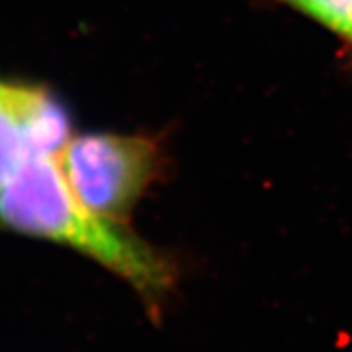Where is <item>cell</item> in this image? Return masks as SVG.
Masks as SVG:
<instances>
[{"mask_svg": "<svg viewBox=\"0 0 352 352\" xmlns=\"http://www.w3.org/2000/svg\"><path fill=\"white\" fill-rule=\"evenodd\" d=\"M0 225L88 255L149 300L162 297L173 283L166 257L117 221L88 210L51 155L28 157L2 187Z\"/></svg>", "mask_w": 352, "mask_h": 352, "instance_id": "cell-1", "label": "cell"}, {"mask_svg": "<svg viewBox=\"0 0 352 352\" xmlns=\"http://www.w3.org/2000/svg\"><path fill=\"white\" fill-rule=\"evenodd\" d=\"M56 158L76 198L117 223L130 216L158 169L157 144L133 135H79Z\"/></svg>", "mask_w": 352, "mask_h": 352, "instance_id": "cell-2", "label": "cell"}, {"mask_svg": "<svg viewBox=\"0 0 352 352\" xmlns=\"http://www.w3.org/2000/svg\"><path fill=\"white\" fill-rule=\"evenodd\" d=\"M22 111L31 155L58 157L69 142V117L60 102L38 87L23 85Z\"/></svg>", "mask_w": 352, "mask_h": 352, "instance_id": "cell-3", "label": "cell"}, {"mask_svg": "<svg viewBox=\"0 0 352 352\" xmlns=\"http://www.w3.org/2000/svg\"><path fill=\"white\" fill-rule=\"evenodd\" d=\"M23 85L0 81V190L31 157L22 111Z\"/></svg>", "mask_w": 352, "mask_h": 352, "instance_id": "cell-4", "label": "cell"}, {"mask_svg": "<svg viewBox=\"0 0 352 352\" xmlns=\"http://www.w3.org/2000/svg\"><path fill=\"white\" fill-rule=\"evenodd\" d=\"M352 40V0H280Z\"/></svg>", "mask_w": 352, "mask_h": 352, "instance_id": "cell-5", "label": "cell"}]
</instances>
